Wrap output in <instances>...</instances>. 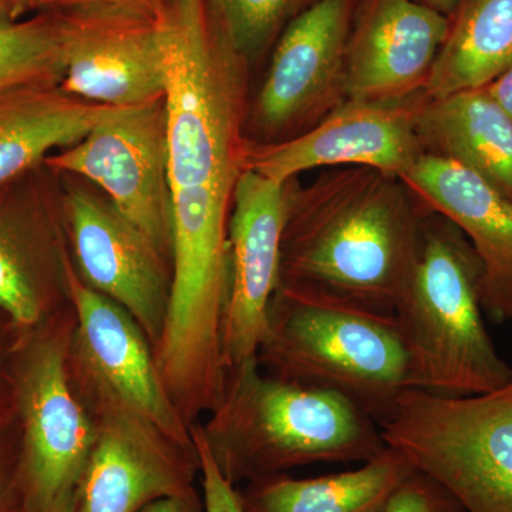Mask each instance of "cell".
I'll return each mask as SVG.
<instances>
[{
  "mask_svg": "<svg viewBox=\"0 0 512 512\" xmlns=\"http://www.w3.org/2000/svg\"><path fill=\"white\" fill-rule=\"evenodd\" d=\"M353 5L355 0H313L288 23L249 104V141L272 144L301 136L349 99Z\"/></svg>",
  "mask_w": 512,
  "mask_h": 512,
  "instance_id": "ba28073f",
  "label": "cell"
},
{
  "mask_svg": "<svg viewBox=\"0 0 512 512\" xmlns=\"http://www.w3.org/2000/svg\"><path fill=\"white\" fill-rule=\"evenodd\" d=\"M160 37L171 190L237 184L251 67L208 0H164Z\"/></svg>",
  "mask_w": 512,
  "mask_h": 512,
  "instance_id": "7a4b0ae2",
  "label": "cell"
},
{
  "mask_svg": "<svg viewBox=\"0 0 512 512\" xmlns=\"http://www.w3.org/2000/svg\"><path fill=\"white\" fill-rule=\"evenodd\" d=\"M73 503L72 504H66V505H60V507L53 508V510L46 511V512H72Z\"/></svg>",
  "mask_w": 512,
  "mask_h": 512,
  "instance_id": "e575fe53",
  "label": "cell"
},
{
  "mask_svg": "<svg viewBox=\"0 0 512 512\" xmlns=\"http://www.w3.org/2000/svg\"><path fill=\"white\" fill-rule=\"evenodd\" d=\"M60 175L42 164L0 190V309L20 333L43 325L67 296Z\"/></svg>",
  "mask_w": 512,
  "mask_h": 512,
  "instance_id": "4fadbf2b",
  "label": "cell"
},
{
  "mask_svg": "<svg viewBox=\"0 0 512 512\" xmlns=\"http://www.w3.org/2000/svg\"><path fill=\"white\" fill-rule=\"evenodd\" d=\"M10 19L18 20L25 15L26 0H5Z\"/></svg>",
  "mask_w": 512,
  "mask_h": 512,
  "instance_id": "1f68e13d",
  "label": "cell"
},
{
  "mask_svg": "<svg viewBox=\"0 0 512 512\" xmlns=\"http://www.w3.org/2000/svg\"><path fill=\"white\" fill-rule=\"evenodd\" d=\"M140 512H204V501L198 495L197 490L192 488L187 493L153 501Z\"/></svg>",
  "mask_w": 512,
  "mask_h": 512,
  "instance_id": "f1b7e54d",
  "label": "cell"
},
{
  "mask_svg": "<svg viewBox=\"0 0 512 512\" xmlns=\"http://www.w3.org/2000/svg\"><path fill=\"white\" fill-rule=\"evenodd\" d=\"M43 164L99 188L171 261L173 190L164 100L120 110Z\"/></svg>",
  "mask_w": 512,
  "mask_h": 512,
  "instance_id": "9c48e42d",
  "label": "cell"
},
{
  "mask_svg": "<svg viewBox=\"0 0 512 512\" xmlns=\"http://www.w3.org/2000/svg\"><path fill=\"white\" fill-rule=\"evenodd\" d=\"M512 63V0H460L424 97L480 89Z\"/></svg>",
  "mask_w": 512,
  "mask_h": 512,
  "instance_id": "7402d4cb",
  "label": "cell"
},
{
  "mask_svg": "<svg viewBox=\"0 0 512 512\" xmlns=\"http://www.w3.org/2000/svg\"><path fill=\"white\" fill-rule=\"evenodd\" d=\"M416 126L424 153L463 165L512 202V119L485 87L423 97Z\"/></svg>",
  "mask_w": 512,
  "mask_h": 512,
  "instance_id": "ffe728a7",
  "label": "cell"
},
{
  "mask_svg": "<svg viewBox=\"0 0 512 512\" xmlns=\"http://www.w3.org/2000/svg\"><path fill=\"white\" fill-rule=\"evenodd\" d=\"M2 20H12L10 19L8 8H6L5 0H0V22Z\"/></svg>",
  "mask_w": 512,
  "mask_h": 512,
  "instance_id": "d6a6232c",
  "label": "cell"
},
{
  "mask_svg": "<svg viewBox=\"0 0 512 512\" xmlns=\"http://www.w3.org/2000/svg\"><path fill=\"white\" fill-rule=\"evenodd\" d=\"M382 512H466L446 488L421 471L397 485Z\"/></svg>",
  "mask_w": 512,
  "mask_h": 512,
  "instance_id": "d4e9b609",
  "label": "cell"
},
{
  "mask_svg": "<svg viewBox=\"0 0 512 512\" xmlns=\"http://www.w3.org/2000/svg\"><path fill=\"white\" fill-rule=\"evenodd\" d=\"M488 94L512 119V63L493 82L484 86Z\"/></svg>",
  "mask_w": 512,
  "mask_h": 512,
  "instance_id": "f546056e",
  "label": "cell"
},
{
  "mask_svg": "<svg viewBox=\"0 0 512 512\" xmlns=\"http://www.w3.org/2000/svg\"><path fill=\"white\" fill-rule=\"evenodd\" d=\"M2 369H0V421H2V417H3V410H6V407H5V400H3V397H2Z\"/></svg>",
  "mask_w": 512,
  "mask_h": 512,
  "instance_id": "836d02e7",
  "label": "cell"
},
{
  "mask_svg": "<svg viewBox=\"0 0 512 512\" xmlns=\"http://www.w3.org/2000/svg\"><path fill=\"white\" fill-rule=\"evenodd\" d=\"M286 192L279 285L394 315L429 212L402 178L348 165Z\"/></svg>",
  "mask_w": 512,
  "mask_h": 512,
  "instance_id": "6da1fadb",
  "label": "cell"
},
{
  "mask_svg": "<svg viewBox=\"0 0 512 512\" xmlns=\"http://www.w3.org/2000/svg\"><path fill=\"white\" fill-rule=\"evenodd\" d=\"M163 3L59 10L64 30L63 92L116 109L164 100Z\"/></svg>",
  "mask_w": 512,
  "mask_h": 512,
  "instance_id": "8fae6325",
  "label": "cell"
},
{
  "mask_svg": "<svg viewBox=\"0 0 512 512\" xmlns=\"http://www.w3.org/2000/svg\"><path fill=\"white\" fill-rule=\"evenodd\" d=\"M59 175L64 222L79 275L126 309L156 346L170 302L168 256L99 188L73 175Z\"/></svg>",
  "mask_w": 512,
  "mask_h": 512,
  "instance_id": "30bf717a",
  "label": "cell"
},
{
  "mask_svg": "<svg viewBox=\"0 0 512 512\" xmlns=\"http://www.w3.org/2000/svg\"><path fill=\"white\" fill-rule=\"evenodd\" d=\"M67 298L76 311L77 342L92 383L113 394L163 436L195 451L191 430L165 389L144 330L119 303L94 291L70 259Z\"/></svg>",
  "mask_w": 512,
  "mask_h": 512,
  "instance_id": "2e32d148",
  "label": "cell"
},
{
  "mask_svg": "<svg viewBox=\"0 0 512 512\" xmlns=\"http://www.w3.org/2000/svg\"><path fill=\"white\" fill-rule=\"evenodd\" d=\"M416 468L386 446L356 470L315 478L275 474L238 491L245 512H382L397 485Z\"/></svg>",
  "mask_w": 512,
  "mask_h": 512,
  "instance_id": "44dd1931",
  "label": "cell"
},
{
  "mask_svg": "<svg viewBox=\"0 0 512 512\" xmlns=\"http://www.w3.org/2000/svg\"><path fill=\"white\" fill-rule=\"evenodd\" d=\"M191 437L200 461L204 512H245L238 490H235V485L229 483L228 478L222 474L212 456L210 444L202 427L195 426L191 429Z\"/></svg>",
  "mask_w": 512,
  "mask_h": 512,
  "instance_id": "484cf974",
  "label": "cell"
},
{
  "mask_svg": "<svg viewBox=\"0 0 512 512\" xmlns=\"http://www.w3.org/2000/svg\"><path fill=\"white\" fill-rule=\"evenodd\" d=\"M483 276V262L463 231L427 212L412 279L394 311L416 389L474 396L512 379V367L485 328Z\"/></svg>",
  "mask_w": 512,
  "mask_h": 512,
  "instance_id": "5b68a950",
  "label": "cell"
},
{
  "mask_svg": "<svg viewBox=\"0 0 512 512\" xmlns=\"http://www.w3.org/2000/svg\"><path fill=\"white\" fill-rule=\"evenodd\" d=\"M163 0H26V13L33 12H56V10H67L82 8L92 5H116V3H136V5H158Z\"/></svg>",
  "mask_w": 512,
  "mask_h": 512,
  "instance_id": "83f0119b",
  "label": "cell"
},
{
  "mask_svg": "<svg viewBox=\"0 0 512 512\" xmlns=\"http://www.w3.org/2000/svg\"><path fill=\"white\" fill-rule=\"evenodd\" d=\"M448 29V16L417 0H365L349 37V99L403 101L423 93Z\"/></svg>",
  "mask_w": 512,
  "mask_h": 512,
  "instance_id": "e0dca14e",
  "label": "cell"
},
{
  "mask_svg": "<svg viewBox=\"0 0 512 512\" xmlns=\"http://www.w3.org/2000/svg\"><path fill=\"white\" fill-rule=\"evenodd\" d=\"M93 387L96 440L72 512H140L192 490L200 471L197 451L178 446L113 394Z\"/></svg>",
  "mask_w": 512,
  "mask_h": 512,
  "instance_id": "5bb4252c",
  "label": "cell"
},
{
  "mask_svg": "<svg viewBox=\"0 0 512 512\" xmlns=\"http://www.w3.org/2000/svg\"><path fill=\"white\" fill-rule=\"evenodd\" d=\"M63 330L42 325L16 348L12 396L22 423L19 473L28 512L72 504L96 426L70 382Z\"/></svg>",
  "mask_w": 512,
  "mask_h": 512,
  "instance_id": "52a82bcc",
  "label": "cell"
},
{
  "mask_svg": "<svg viewBox=\"0 0 512 512\" xmlns=\"http://www.w3.org/2000/svg\"><path fill=\"white\" fill-rule=\"evenodd\" d=\"M204 430L229 483L315 463H366L386 448L379 424L339 394L259 372L258 356L229 370Z\"/></svg>",
  "mask_w": 512,
  "mask_h": 512,
  "instance_id": "3957f363",
  "label": "cell"
},
{
  "mask_svg": "<svg viewBox=\"0 0 512 512\" xmlns=\"http://www.w3.org/2000/svg\"><path fill=\"white\" fill-rule=\"evenodd\" d=\"M423 93L403 101L348 99L301 136L281 143L249 141L242 171L286 184L315 168H376L402 178L424 154L416 117Z\"/></svg>",
  "mask_w": 512,
  "mask_h": 512,
  "instance_id": "7c38bea8",
  "label": "cell"
},
{
  "mask_svg": "<svg viewBox=\"0 0 512 512\" xmlns=\"http://www.w3.org/2000/svg\"><path fill=\"white\" fill-rule=\"evenodd\" d=\"M120 110L77 99L63 92L60 84L0 92V190Z\"/></svg>",
  "mask_w": 512,
  "mask_h": 512,
  "instance_id": "d6986e66",
  "label": "cell"
},
{
  "mask_svg": "<svg viewBox=\"0 0 512 512\" xmlns=\"http://www.w3.org/2000/svg\"><path fill=\"white\" fill-rule=\"evenodd\" d=\"M417 2L423 3V5L429 6V8L437 10V12L450 18L460 0H417Z\"/></svg>",
  "mask_w": 512,
  "mask_h": 512,
  "instance_id": "4dcf8cb0",
  "label": "cell"
},
{
  "mask_svg": "<svg viewBox=\"0 0 512 512\" xmlns=\"http://www.w3.org/2000/svg\"><path fill=\"white\" fill-rule=\"evenodd\" d=\"M2 426V423H0ZM0 512H28L15 453L0 436Z\"/></svg>",
  "mask_w": 512,
  "mask_h": 512,
  "instance_id": "4316f807",
  "label": "cell"
},
{
  "mask_svg": "<svg viewBox=\"0 0 512 512\" xmlns=\"http://www.w3.org/2000/svg\"><path fill=\"white\" fill-rule=\"evenodd\" d=\"M402 180L427 211L453 222L476 249L484 266L485 315L512 322V202L463 165L430 153Z\"/></svg>",
  "mask_w": 512,
  "mask_h": 512,
  "instance_id": "ac0fdd59",
  "label": "cell"
},
{
  "mask_svg": "<svg viewBox=\"0 0 512 512\" xmlns=\"http://www.w3.org/2000/svg\"><path fill=\"white\" fill-rule=\"evenodd\" d=\"M229 42L249 64L271 49L306 0H208Z\"/></svg>",
  "mask_w": 512,
  "mask_h": 512,
  "instance_id": "cb8c5ba5",
  "label": "cell"
},
{
  "mask_svg": "<svg viewBox=\"0 0 512 512\" xmlns=\"http://www.w3.org/2000/svg\"><path fill=\"white\" fill-rule=\"evenodd\" d=\"M379 427L466 512H512V379L474 396L407 390Z\"/></svg>",
  "mask_w": 512,
  "mask_h": 512,
  "instance_id": "8992f818",
  "label": "cell"
},
{
  "mask_svg": "<svg viewBox=\"0 0 512 512\" xmlns=\"http://www.w3.org/2000/svg\"><path fill=\"white\" fill-rule=\"evenodd\" d=\"M281 377L345 397L380 421L416 389L412 359L394 315L279 285L258 352Z\"/></svg>",
  "mask_w": 512,
  "mask_h": 512,
  "instance_id": "277c9868",
  "label": "cell"
},
{
  "mask_svg": "<svg viewBox=\"0 0 512 512\" xmlns=\"http://www.w3.org/2000/svg\"><path fill=\"white\" fill-rule=\"evenodd\" d=\"M286 184L242 171L228 224L229 293L222 356L227 370L258 356L268 313L281 281Z\"/></svg>",
  "mask_w": 512,
  "mask_h": 512,
  "instance_id": "9a60e30c",
  "label": "cell"
},
{
  "mask_svg": "<svg viewBox=\"0 0 512 512\" xmlns=\"http://www.w3.org/2000/svg\"><path fill=\"white\" fill-rule=\"evenodd\" d=\"M63 73L64 30L59 10L0 22V92L60 84Z\"/></svg>",
  "mask_w": 512,
  "mask_h": 512,
  "instance_id": "603a6c76",
  "label": "cell"
}]
</instances>
